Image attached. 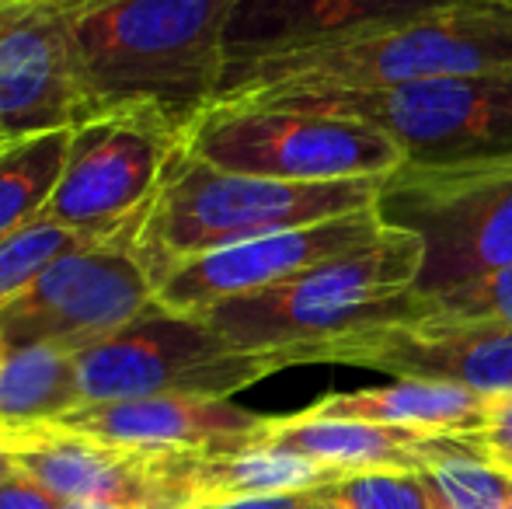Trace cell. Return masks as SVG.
<instances>
[{"label":"cell","instance_id":"7402d4cb","mask_svg":"<svg viewBox=\"0 0 512 509\" xmlns=\"http://www.w3.org/2000/svg\"><path fill=\"white\" fill-rule=\"evenodd\" d=\"M425 478L436 489L439 509H509L512 503V475L481 457L471 436H464L457 450L429 464Z\"/></svg>","mask_w":512,"mask_h":509},{"label":"cell","instance_id":"5bb4252c","mask_svg":"<svg viewBox=\"0 0 512 509\" xmlns=\"http://www.w3.org/2000/svg\"><path fill=\"white\" fill-rule=\"evenodd\" d=\"M81 123L67 11L56 0H0V140Z\"/></svg>","mask_w":512,"mask_h":509},{"label":"cell","instance_id":"9a60e30c","mask_svg":"<svg viewBox=\"0 0 512 509\" xmlns=\"http://www.w3.org/2000/svg\"><path fill=\"white\" fill-rule=\"evenodd\" d=\"M457 0H237L223 35L227 70L373 35Z\"/></svg>","mask_w":512,"mask_h":509},{"label":"cell","instance_id":"9c48e42d","mask_svg":"<svg viewBox=\"0 0 512 509\" xmlns=\"http://www.w3.org/2000/svg\"><path fill=\"white\" fill-rule=\"evenodd\" d=\"M136 231L140 224L56 258L25 290L0 304L4 346L84 353L157 307V279L136 245Z\"/></svg>","mask_w":512,"mask_h":509},{"label":"cell","instance_id":"7a4b0ae2","mask_svg":"<svg viewBox=\"0 0 512 509\" xmlns=\"http://www.w3.org/2000/svg\"><path fill=\"white\" fill-rule=\"evenodd\" d=\"M418 269L422 241L401 227H384L370 245L213 304L196 318L237 353H283L293 367H307L331 342L425 318L432 304L415 290Z\"/></svg>","mask_w":512,"mask_h":509},{"label":"cell","instance_id":"484cf974","mask_svg":"<svg viewBox=\"0 0 512 509\" xmlns=\"http://www.w3.org/2000/svg\"><path fill=\"white\" fill-rule=\"evenodd\" d=\"M471 440L481 450V457H488V461L512 475V394H502V398L492 401V419Z\"/></svg>","mask_w":512,"mask_h":509},{"label":"cell","instance_id":"4fadbf2b","mask_svg":"<svg viewBox=\"0 0 512 509\" xmlns=\"http://www.w3.org/2000/svg\"><path fill=\"white\" fill-rule=\"evenodd\" d=\"M317 363L380 370L398 381L457 384L488 398H502L512 394V328L453 321L429 311L418 321L370 328L331 342L317 353Z\"/></svg>","mask_w":512,"mask_h":509},{"label":"cell","instance_id":"e575fe53","mask_svg":"<svg viewBox=\"0 0 512 509\" xmlns=\"http://www.w3.org/2000/svg\"><path fill=\"white\" fill-rule=\"evenodd\" d=\"M0 143H7V140H0Z\"/></svg>","mask_w":512,"mask_h":509},{"label":"cell","instance_id":"4dcf8cb0","mask_svg":"<svg viewBox=\"0 0 512 509\" xmlns=\"http://www.w3.org/2000/svg\"><path fill=\"white\" fill-rule=\"evenodd\" d=\"M60 509H112V506H95V503H63Z\"/></svg>","mask_w":512,"mask_h":509},{"label":"cell","instance_id":"44dd1931","mask_svg":"<svg viewBox=\"0 0 512 509\" xmlns=\"http://www.w3.org/2000/svg\"><path fill=\"white\" fill-rule=\"evenodd\" d=\"M70 133L74 129H53L0 143V241L42 217L60 182Z\"/></svg>","mask_w":512,"mask_h":509},{"label":"cell","instance_id":"6da1fadb","mask_svg":"<svg viewBox=\"0 0 512 509\" xmlns=\"http://www.w3.org/2000/svg\"><path fill=\"white\" fill-rule=\"evenodd\" d=\"M237 0H102L70 11L84 119L150 116L189 129L223 88V35Z\"/></svg>","mask_w":512,"mask_h":509},{"label":"cell","instance_id":"7c38bea8","mask_svg":"<svg viewBox=\"0 0 512 509\" xmlns=\"http://www.w3.org/2000/svg\"><path fill=\"white\" fill-rule=\"evenodd\" d=\"M384 227L387 224L380 210L370 206V210L324 220V224L293 227V231L178 258L157 279V304L175 314H203L213 304L276 286L328 262V258L370 245L373 238H380Z\"/></svg>","mask_w":512,"mask_h":509},{"label":"cell","instance_id":"4316f807","mask_svg":"<svg viewBox=\"0 0 512 509\" xmlns=\"http://www.w3.org/2000/svg\"><path fill=\"white\" fill-rule=\"evenodd\" d=\"M63 499H56L49 489L32 482L28 475L14 471L11 478L0 482V509H60Z\"/></svg>","mask_w":512,"mask_h":509},{"label":"cell","instance_id":"ffe728a7","mask_svg":"<svg viewBox=\"0 0 512 509\" xmlns=\"http://www.w3.org/2000/svg\"><path fill=\"white\" fill-rule=\"evenodd\" d=\"M345 478L342 471L324 468L317 461L269 447H248L234 454H196L192 485L199 499L230 496H279V492H310Z\"/></svg>","mask_w":512,"mask_h":509},{"label":"cell","instance_id":"8992f818","mask_svg":"<svg viewBox=\"0 0 512 509\" xmlns=\"http://www.w3.org/2000/svg\"><path fill=\"white\" fill-rule=\"evenodd\" d=\"M387 227L422 241L415 290H443L512 265V157L467 168H405L377 199Z\"/></svg>","mask_w":512,"mask_h":509},{"label":"cell","instance_id":"d6a6232c","mask_svg":"<svg viewBox=\"0 0 512 509\" xmlns=\"http://www.w3.org/2000/svg\"><path fill=\"white\" fill-rule=\"evenodd\" d=\"M4 353H7V346H4V339H0V363H4Z\"/></svg>","mask_w":512,"mask_h":509},{"label":"cell","instance_id":"8fae6325","mask_svg":"<svg viewBox=\"0 0 512 509\" xmlns=\"http://www.w3.org/2000/svg\"><path fill=\"white\" fill-rule=\"evenodd\" d=\"M185 133L150 116H95L74 126L60 182L39 220L115 238L147 213Z\"/></svg>","mask_w":512,"mask_h":509},{"label":"cell","instance_id":"e0dca14e","mask_svg":"<svg viewBox=\"0 0 512 509\" xmlns=\"http://www.w3.org/2000/svg\"><path fill=\"white\" fill-rule=\"evenodd\" d=\"M460 440L464 436H429L359 419H324L304 408L297 415H272L258 447L307 457L342 475H359V471H425L439 457L457 450Z\"/></svg>","mask_w":512,"mask_h":509},{"label":"cell","instance_id":"d590c367","mask_svg":"<svg viewBox=\"0 0 512 509\" xmlns=\"http://www.w3.org/2000/svg\"><path fill=\"white\" fill-rule=\"evenodd\" d=\"M509 509H512V503H509Z\"/></svg>","mask_w":512,"mask_h":509},{"label":"cell","instance_id":"cb8c5ba5","mask_svg":"<svg viewBox=\"0 0 512 509\" xmlns=\"http://www.w3.org/2000/svg\"><path fill=\"white\" fill-rule=\"evenodd\" d=\"M321 499L335 509H439L425 471H359L324 485Z\"/></svg>","mask_w":512,"mask_h":509},{"label":"cell","instance_id":"f546056e","mask_svg":"<svg viewBox=\"0 0 512 509\" xmlns=\"http://www.w3.org/2000/svg\"><path fill=\"white\" fill-rule=\"evenodd\" d=\"M14 471H18V468H14V461L4 454V450H0V482H4V478H11Z\"/></svg>","mask_w":512,"mask_h":509},{"label":"cell","instance_id":"83f0119b","mask_svg":"<svg viewBox=\"0 0 512 509\" xmlns=\"http://www.w3.org/2000/svg\"><path fill=\"white\" fill-rule=\"evenodd\" d=\"M317 489L310 492H279V496H230V499H206L196 509H314Z\"/></svg>","mask_w":512,"mask_h":509},{"label":"cell","instance_id":"3957f363","mask_svg":"<svg viewBox=\"0 0 512 509\" xmlns=\"http://www.w3.org/2000/svg\"><path fill=\"white\" fill-rule=\"evenodd\" d=\"M495 70H512V7L499 0H457L373 35L237 70L223 81L216 105L258 91L401 88Z\"/></svg>","mask_w":512,"mask_h":509},{"label":"cell","instance_id":"603a6c76","mask_svg":"<svg viewBox=\"0 0 512 509\" xmlns=\"http://www.w3.org/2000/svg\"><path fill=\"white\" fill-rule=\"evenodd\" d=\"M95 234L74 231V227L49 224V220H35V224L14 231L11 238L0 241V304L14 297L18 290H25L42 269L56 262V258L77 252L84 245H95Z\"/></svg>","mask_w":512,"mask_h":509},{"label":"cell","instance_id":"1f68e13d","mask_svg":"<svg viewBox=\"0 0 512 509\" xmlns=\"http://www.w3.org/2000/svg\"><path fill=\"white\" fill-rule=\"evenodd\" d=\"M314 509H335V506H331V503H324V499H321V489H317V506Z\"/></svg>","mask_w":512,"mask_h":509},{"label":"cell","instance_id":"277c9868","mask_svg":"<svg viewBox=\"0 0 512 509\" xmlns=\"http://www.w3.org/2000/svg\"><path fill=\"white\" fill-rule=\"evenodd\" d=\"M384 185L387 175L345 182L234 175L192 157L182 143L143 213L136 245L154 269V279H161L178 258L370 210Z\"/></svg>","mask_w":512,"mask_h":509},{"label":"cell","instance_id":"836d02e7","mask_svg":"<svg viewBox=\"0 0 512 509\" xmlns=\"http://www.w3.org/2000/svg\"><path fill=\"white\" fill-rule=\"evenodd\" d=\"M499 4H506V7H512V0H499Z\"/></svg>","mask_w":512,"mask_h":509},{"label":"cell","instance_id":"5b68a950","mask_svg":"<svg viewBox=\"0 0 512 509\" xmlns=\"http://www.w3.org/2000/svg\"><path fill=\"white\" fill-rule=\"evenodd\" d=\"M220 105L359 119L398 143L405 168H467L512 157V70L366 91H258Z\"/></svg>","mask_w":512,"mask_h":509},{"label":"cell","instance_id":"ba28073f","mask_svg":"<svg viewBox=\"0 0 512 509\" xmlns=\"http://www.w3.org/2000/svg\"><path fill=\"white\" fill-rule=\"evenodd\" d=\"M185 150L220 171L279 182L377 178L405 164L398 143L377 126L258 105H213L189 129Z\"/></svg>","mask_w":512,"mask_h":509},{"label":"cell","instance_id":"f1b7e54d","mask_svg":"<svg viewBox=\"0 0 512 509\" xmlns=\"http://www.w3.org/2000/svg\"><path fill=\"white\" fill-rule=\"evenodd\" d=\"M56 4L70 14V11H81V7H88V4H102V0H56Z\"/></svg>","mask_w":512,"mask_h":509},{"label":"cell","instance_id":"ac0fdd59","mask_svg":"<svg viewBox=\"0 0 512 509\" xmlns=\"http://www.w3.org/2000/svg\"><path fill=\"white\" fill-rule=\"evenodd\" d=\"M488 394L436 381H394L387 387H363L349 394H328L310 412L324 419H359L377 426L415 429L429 436H474L492 419Z\"/></svg>","mask_w":512,"mask_h":509},{"label":"cell","instance_id":"30bf717a","mask_svg":"<svg viewBox=\"0 0 512 509\" xmlns=\"http://www.w3.org/2000/svg\"><path fill=\"white\" fill-rule=\"evenodd\" d=\"M0 450L21 475L63 503L112 509H196L203 503L192 485L196 450L136 447L56 422L0 429Z\"/></svg>","mask_w":512,"mask_h":509},{"label":"cell","instance_id":"d4e9b609","mask_svg":"<svg viewBox=\"0 0 512 509\" xmlns=\"http://www.w3.org/2000/svg\"><path fill=\"white\" fill-rule=\"evenodd\" d=\"M432 314L453 321H488V325L512 328V265L492 269L478 279L443 290L429 297Z\"/></svg>","mask_w":512,"mask_h":509},{"label":"cell","instance_id":"52a82bcc","mask_svg":"<svg viewBox=\"0 0 512 509\" xmlns=\"http://www.w3.org/2000/svg\"><path fill=\"white\" fill-rule=\"evenodd\" d=\"M290 367L283 353H237L203 318L161 304L77 353L84 405L164 394L230 398Z\"/></svg>","mask_w":512,"mask_h":509},{"label":"cell","instance_id":"d6986e66","mask_svg":"<svg viewBox=\"0 0 512 509\" xmlns=\"http://www.w3.org/2000/svg\"><path fill=\"white\" fill-rule=\"evenodd\" d=\"M84 405L77 353L56 346L7 349L0 363V429L42 426Z\"/></svg>","mask_w":512,"mask_h":509},{"label":"cell","instance_id":"2e32d148","mask_svg":"<svg viewBox=\"0 0 512 509\" xmlns=\"http://www.w3.org/2000/svg\"><path fill=\"white\" fill-rule=\"evenodd\" d=\"M272 415L230 405V398H129L81 405L56 419V426L102 440L136 443L161 450H196V454H234L258 447Z\"/></svg>","mask_w":512,"mask_h":509}]
</instances>
